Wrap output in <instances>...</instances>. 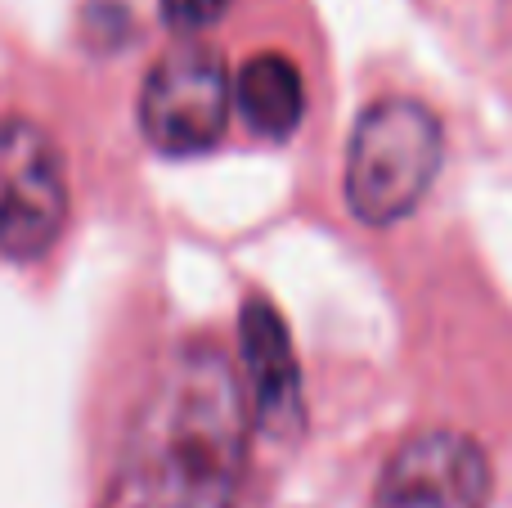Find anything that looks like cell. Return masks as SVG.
I'll return each instance as SVG.
<instances>
[{"label":"cell","mask_w":512,"mask_h":508,"mask_svg":"<svg viewBox=\"0 0 512 508\" xmlns=\"http://www.w3.org/2000/svg\"><path fill=\"white\" fill-rule=\"evenodd\" d=\"M239 369L212 342H185L158 365L131 414L108 508H234L252 450Z\"/></svg>","instance_id":"obj_1"},{"label":"cell","mask_w":512,"mask_h":508,"mask_svg":"<svg viewBox=\"0 0 512 508\" xmlns=\"http://www.w3.org/2000/svg\"><path fill=\"white\" fill-rule=\"evenodd\" d=\"M441 171V122L405 95L373 99L346 144V203L364 225H396L427 198Z\"/></svg>","instance_id":"obj_2"},{"label":"cell","mask_w":512,"mask_h":508,"mask_svg":"<svg viewBox=\"0 0 512 508\" xmlns=\"http://www.w3.org/2000/svg\"><path fill=\"white\" fill-rule=\"evenodd\" d=\"M234 86L225 59L203 41H180L140 86V131L162 153H203L230 122Z\"/></svg>","instance_id":"obj_3"},{"label":"cell","mask_w":512,"mask_h":508,"mask_svg":"<svg viewBox=\"0 0 512 508\" xmlns=\"http://www.w3.org/2000/svg\"><path fill=\"white\" fill-rule=\"evenodd\" d=\"M68 225V171L45 126L0 117V257L36 261Z\"/></svg>","instance_id":"obj_4"},{"label":"cell","mask_w":512,"mask_h":508,"mask_svg":"<svg viewBox=\"0 0 512 508\" xmlns=\"http://www.w3.org/2000/svg\"><path fill=\"white\" fill-rule=\"evenodd\" d=\"M490 459L472 437L450 428L418 432L387 459L373 508H486Z\"/></svg>","instance_id":"obj_5"},{"label":"cell","mask_w":512,"mask_h":508,"mask_svg":"<svg viewBox=\"0 0 512 508\" xmlns=\"http://www.w3.org/2000/svg\"><path fill=\"white\" fill-rule=\"evenodd\" d=\"M239 356H243V392L252 419L265 432H292L301 419V369L292 351L288 324L265 297H248L239 315Z\"/></svg>","instance_id":"obj_6"},{"label":"cell","mask_w":512,"mask_h":508,"mask_svg":"<svg viewBox=\"0 0 512 508\" xmlns=\"http://www.w3.org/2000/svg\"><path fill=\"white\" fill-rule=\"evenodd\" d=\"M234 104L248 117V126L265 140H288L301 126L306 113V86L292 59L265 50L243 63L239 81H234Z\"/></svg>","instance_id":"obj_7"},{"label":"cell","mask_w":512,"mask_h":508,"mask_svg":"<svg viewBox=\"0 0 512 508\" xmlns=\"http://www.w3.org/2000/svg\"><path fill=\"white\" fill-rule=\"evenodd\" d=\"M225 9H230V0H162V18H167V27L180 36L207 32Z\"/></svg>","instance_id":"obj_8"}]
</instances>
